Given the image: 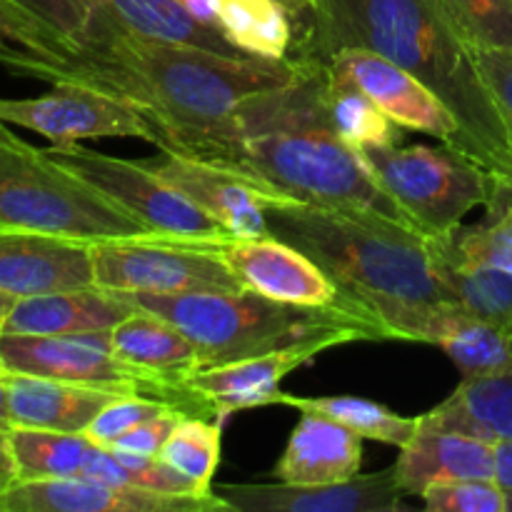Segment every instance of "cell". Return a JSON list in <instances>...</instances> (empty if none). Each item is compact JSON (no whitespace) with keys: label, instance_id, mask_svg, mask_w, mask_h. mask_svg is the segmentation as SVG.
Masks as SVG:
<instances>
[{"label":"cell","instance_id":"6da1fadb","mask_svg":"<svg viewBox=\"0 0 512 512\" xmlns=\"http://www.w3.org/2000/svg\"><path fill=\"white\" fill-rule=\"evenodd\" d=\"M0 65L50 85H85L123 98L153 123L160 150H183L223 128L245 98L298 78L303 60L213 53L163 43L93 13L88 38L58 60L0 50Z\"/></svg>","mask_w":512,"mask_h":512},{"label":"cell","instance_id":"7a4b0ae2","mask_svg":"<svg viewBox=\"0 0 512 512\" xmlns=\"http://www.w3.org/2000/svg\"><path fill=\"white\" fill-rule=\"evenodd\" d=\"M300 60L298 78L245 98L223 128L178 153L253 175L298 203L358 210L410 225L363 153L345 143L330 123L325 63Z\"/></svg>","mask_w":512,"mask_h":512},{"label":"cell","instance_id":"3957f363","mask_svg":"<svg viewBox=\"0 0 512 512\" xmlns=\"http://www.w3.org/2000/svg\"><path fill=\"white\" fill-rule=\"evenodd\" d=\"M290 58L325 60L363 48L393 60L428 85L458 120L463 153L490 175L512 178V140L475 50L443 0H310Z\"/></svg>","mask_w":512,"mask_h":512},{"label":"cell","instance_id":"277c9868","mask_svg":"<svg viewBox=\"0 0 512 512\" xmlns=\"http://www.w3.org/2000/svg\"><path fill=\"white\" fill-rule=\"evenodd\" d=\"M273 238L303 250L348 305L373 315L393 340L425 343L430 323L455 305L435 275L428 235L358 210L280 200L265 213Z\"/></svg>","mask_w":512,"mask_h":512},{"label":"cell","instance_id":"5b68a950","mask_svg":"<svg viewBox=\"0 0 512 512\" xmlns=\"http://www.w3.org/2000/svg\"><path fill=\"white\" fill-rule=\"evenodd\" d=\"M135 305L178 325L195 343L200 370L278 353L295 345L325 348L358 340H393L373 315L348 305H290L253 290L130 295Z\"/></svg>","mask_w":512,"mask_h":512},{"label":"cell","instance_id":"8992f818","mask_svg":"<svg viewBox=\"0 0 512 512\" xmlns=\"http://www.w3.org/2000/svg\"><path fill=\"white\" fill-rule=\"evenodd\" d=\"M0 228L85 243L153 235L88 180L30 143L0 155Z\"/></svg>","mask_w":512,"mask_h":512},{"label":"cell","instance_id":"52a82bcc","mask_svg":"<svg viewBox=\"0 0 512 512\" xmlns=\"http://www.w3.org/2000/svg\"><path fill=\"white\" fill-rule=\"evenodd\" d=\"M360 153L410 225L425 235L450 233L470 210L488 203L493 175L445 143L388 145Z\"/></svg>","mask_w":512,"mask_h":512},{"label":"cell","instance_id":"ba28073f","mask_svg":"<svg viewBox=\"0 0 512 512\" xmlns=\"http://www.w3.org/2000/svg\"><path fill=\"white\" fill-rule=\"evenodd\" d=\"M95 285L125 295H180L245 290L220 258L218 243L173 238H118L90 243Z\"/></svg>","mask_w":512,"mask_h":512},{"label":"cell","instance_id":"9c48e42d","mask_svg":"<svg viewBox=\"0 0 512 512\" xmlns=\"http://www.w3.org/2000/svg\"><path fill=\"white\" fill-rule=\"evenodd\" d=\"M50 158L58 160L75 175L88 180L93 188L108 195L115 205L148 225L158 238L190 240V243H223L233 235L185 198L180 190L145 168L140 160L113 158L108 153L73 145H50L45 148Z\"/></svg>","mask_w":512,"mask_h":512},{"label":"cell","instance_id":"30bf717a","mask_svg":"<svg viewBox=\"0 0 512 512\" xmlns=\"http://www.w3.org/2000/svg\"><path fill=\"white\" fill-rule=\"evenodd\" d=\"M0 120L33 130L53 145L100 138H138L158 145L153 123L135 105L85 85H53L40 98H0Z\"/></svg>","mask_w":512,"mask_h":512},{"label":"cell","instance_id":"8fae6325","mask_svg":"<svg viewBox=\"0 0 512 512\" xmlns=\"http://www.w3.org/2000/svg\"><path fill=\"white\" fill-rule=\"evenodd\" d=\"M140 163L218 220L233 238L270 235L265 213L280 200H290L253 175L173 150H163Z\"/></svg>","mask_w":512,"mask_h":512},{"label":"cell","instance_id":"7c38bea8","mask_svg":"<svg viewBox=\"0 0 512 512\" xmlns=\"http://www.w3.org/2000/svg\"><path fill=\"white\" fill-rule=\"evenodd\" d=\"M338 78L350 80L380 105L400 128L418 130L463 153V135L448 105L420 83L413 73L395 65L380 53L363 48H345L323 60Z\"/></svg>","mask_w":512,"mask_h":512},{"label":"cell","instance_id":"4fadbf2b","mask_svg":"<svg viewBox=\"0 0 512 512\" xmlns=\"http://www.w3.org/2000/svg\"><path fill=\"white\" fill-rule=\"evenodd\" d=\"M220 495H165L90 478L15 480L0 493V512H218Z\"/></svg>","mask_w":512,"mask_h":512},{"label":"cell","instance_id":"5bb4252c","mask_svg":"<svg viewBox=\"0 0 512 512\" xmlns=\"http://www.w3.org/2000/svg\"><path fill=\"white\" fill-rule=\"evenodd\" d=\"M218 253L225 265L233 270L238 283L263 298L290 305H313V308L348 305L340 295L338 285L323 273L315 260L273 235L223 240L218 243Z\"/></svg>","mask_w":512,"mask_h":512},{"label":"cell","instance_id":"9a60e30c","mask_svg":"<svg viewBox=\"0 0 512 512\" xmlns=\"http://www.w3.org/2000/svg\"><path fill=\"white\" fill-rule=\"evenodd\" d=\"M213 490L233 512H395L403 510V498L408 495L398 483L395 468L325 485L278 480L275 485L220 483Z\"/></svg>","mask_w":512,"mask_h":512},{"label":"cell","instance_id":"2e32d148","mask_svg":"<svg viewBox=\"0 0 512 512\" xmlns=\"http://www.w3.org/2000/svg\"><path fill=\"white\" fill-rule=\"evenodd\" d=\"M95 285L85 240L0 228V290L15 298Z\"/></svg>","mask_w":512,"mask_h":512},{"label":"cell","instance_id":"e0dca14e","mask_svg":"<svg viewBox=\"0 0 512 512\" xmlns=\"http://www.w3.org/2000/svg\"><path fill=\"white\" fill-rule=\"evenodd\" d=\"M323 350L328 348L320 343H308L278 350V353L258 355V358L213 365V368L195 370L190 378H185L183 385L200 400H205L213 418L223 423L225 418L240 413V410L280 403V395H283L280 383L293 370L303 368L305 363L318 358Z\"/></svg>","mask_w":512,"mask_h":512},{"label":"cell","instance_id":"ac0fdd59","mask_svg":"<svg viewBox=\"0 0 512 512\" xmlns=\"http://www.w3.org/2000/svg\"><path fill=\"white\" fill-rule=\"evenodd\" d=\"M140 305L125 293L98 285L58 293L18 298L5 318L3 333L15 335H75L108 333ZM0 333V335H3Z\"/></svg>","mask_w":512,"mask_h":512},{"label":"cell","instance_id":"d6986e66","mask_svg":"<svg viewBox=\"0 0 512 512\" xmlns=\"http://www.w3.org/2000/svg\"><path fill=\"white\" fill-rule=\"evenodd\" d=\"M400 450L393 468L408 495H423L428 485L448 480H495L498 473L495 443L455 430L420 425L415 438Z\"/></svg>","mask_w":512,"mask_h":512},{"label":"cell","instance_id":"ffe728a7","mask_svg":"<svg viewBox=\"0 0 512 512\" xmlns=\"http://www.w3.org/2000/svg\"><path fill=\"white\" fill-rule=\"evenodd\" d=\"M10 428H40L85 433L100 410L118 400V390L63 383L35 375L5 373Z\"/></svg>","mask_w":512,"mask_h":512},{"label":"cell","instance_id":"44dd1931","mask_svg":"<svg viewBox=\"0 0 512 512\" xmlns=\"http://www.w3.org/2000/svg\"><path fill=\"white\" fill-rule=\"evenodd\" d=\"M363 465V438L323 413L305 410L290 433L275 478L290 485H325L350 480Z\"/></svg>","mask_w":512,"mask_h":512},{"label":"cell","instance_id":"7402d4cb","mask_svg":"<svg viewBox=\"0 0 512 512\" xmlns=\"http://www.w3.org/2000/svg\"><path fill=\"white\" fill-rule=\"evenodd\" d=\"M110 345L123 363L178 388L185 378L200 370L198 348L193 340L178 325L143 308L130 313L110 330Z\"/></svg>","mask_w":512,"mask_h":512},{"label":"cell","instance_id":"603a6c76","mask_svg":"<svg viewBox=\"0 0 512 512\" xmlns=\"http://www.w3.org/2000/svg\"><path fill=\"white\" fill-rule=\"evenodd\" d=\"M420 418L425 428L455 430L490 443L512 440V363L495 375L463 378L443 403Z\"/></svg>","mask_w":512,"mask_h":512},{"label":"cell","instance_id":"cb8c5ba5","mask_svg":"<svg viewBox=\"0 0 512 512\" xmlns=\"http://www.w3.org/2000/svg\"><path fill=\"white\" fill-rule=\"evenodd\" d=\"M425 343L438 345L463 378L495 375L512 363V330L488 323L460 305H448L435 315Z\"/></svg>","mask_w":512,"mask_h":512},{"label":"cell","instance_id":"d4e9b609","mask_svg":"<svg viewBox=\"0 0 512 512\" xmlns=\"http://www.w3.org/2000/svg\"><path fill=\"white\" fill-rule=\"evenodd\" d=\"M485 218L458 225L445 235H428L430 253L468 265H490L512 273V178L493 175Z\"/></svg>","mask_w":512,"mask_h":512},{"label":"cell","instance_id":"484cf974","mask_svg":"<svg viewBox=\"0 0 512 512\" xmlns=\"http://www.w3.org/2000/svg\"><path fill=\"white\" fill-rule=\"evenodd\" d=\"M85 5L90 8V15H108L120 28L143 38L193 45L213 53L243 55L225 40L220 28L198 23L193 15L185 13L178 0H85Z\"/></svg>","mask_w":512,"mask_h":512},{"label":"cell","instance_id":"4316f807","mask_svg":"<svg viewBox=\"0 0 512 512\" xmlns=\"http://www.w3.org/2000/svg\"><path fill=\"white\" fill-rule=\"evenodd\" d=\"M220 33L250 58L285 60L295 40V18L283 0H220Z\"/></svg>","mask_w":512,"mask_h":512},{"label":"cell","instance_id":"83f0119b","mask_svg":"<svg viewBox=\"0 0 512 512\" xmlns=\"http://www.w3.org/2000/svg\"><path fill=\"white\" fill-rule=\"evenodd\" d=\"M18 480L83 478L95 440L85 433H58L40 428H10Z\"/></svg>","mask_w":512,"mask_h":512},{"label":"cell","instance_id":"f1b7e54d","mask_svg":"<svg viewBox=\"0 0 512 512\" xmlns=\"http://www.w3.org/2000/svg\"><path fill=\"white\" fill-rule=\"evenodd\" d=\"M280 403L290 408L310 410V413H323L328 418L338 420L340 425L353 430L363 440H375V443L395 445L405 448L415 433L423 425V418H403L393 413L388 405L375 403V400L355 398V395H323V398H298V395L283 393Z\"/></svg>","mask_w":512,"mask_h":512},{"label":"cell","instance_id":"f546056e","mask_svg":"<svg viewBox=\"0 0 512 512\" xmlns=\"http://www.w3.org/2000/svg\"><path fill=\"white\" fill-rule=\"evenodd\" d=\"M325 113L340 138L358 150L388 148L398 145L400 140V125L388 118V113H383L380 105L358 85L338 78L330 70L325 80Z\"/></svg>","mask_w":512,"mask_h":512},{"label":"cell","instance_id":"4dcf8cb0","mask_svg":"<svg viewBox=\"0 0 512 512\" xmlns=\"http://www.w3.org/2000/svg\"><path fill=\"white\" fill-rule=\"evenodd\" d=\"M433 268L455 305L512 330V273L490 265L455 263L438 255H433Z\"/></svg>","mask_w":512,"mask_h":512},{"label":"cell","instance_id":"1f68e13d","mask_svg":"<svg viewBox=\"0 0 512 512\" xmlns=\"http://www.w3.org/2000/svg\"><path fill=\"white\" fill-rule=\"evenodd\" d=\"M83 478L100 480V483L110 485H125V488L150 490V493L210 495L208 490H200L183 473L170 468L158 455L128 453V450L108 448V445L100 443H95L93 453H90Z\"/></svg>","mask_w":512,"mask_h":512},{"label":"cell","instance_id":"d6a6232c","mask_svg":"<svg viewBox=\"0 0 512 512\" xmlns=\"http://www.w3.org/2000/svg\"><path fill=\"white\" fill-rule=\"evenodd\" d=\"M220 448H223V423L218 420L208 423V418H185L173 430L158 458H163L170 468L193 480L200 490L213 493Z\"/></svg>","mask_w":512,"mask_h":512},{"label":"cell","instance_id":"836d02e7","mask_svg":"<svg viewBox=\"0 0 512 512\" xmlns=\"http://www.w3.org/2000/svg\"><path fill=\"white\" fill-rule=\"evenodd\" d=\"M473 50H512V0H443Z\"/></svg>","mask_w":512,"mask_h":512},{"label":"cell","instance_id":"e575fe53","mask_svg":"<svg viewBox=\"0 0 512 512\" xmlns=\"http://www.w3.org/2000/svg\"><path fill=\"white\" fill-rule=\"evenodd\" d=\"M78 45L50 28L48 23L25 10L15 0H0V50L58 60L70 55Z\"/></svg>","mask_w":512,"mask_h":512},{"label":"cell","instance_id":"d590c367","mask_svg":"<svg viewBox=\"0 0 512 512\" xmlns=\"http://www.w3.org/2000/svg\"><path fill=\"white\" fill-rule=\"evenodd\" d=\"M430 512H508V490L498 480H448L423 490Z\"/></svg>","mask_w":512,"mask_h":512},{"label":"cell","instance_id":"8d00e7d4","mask_svg":"<svg viewBox=\"0 0 512 512\" xmlns=\"http://www.w3.org/2000/svg\"><path fill=\"white\" fill-rule=\"evenodd\" d=\"M165 408H173V405L163 403V400L145 398V395H120L118 400H113V403L100 410V415L90 423L85 435L100 445H113L115 440L130 433L135 425L155 418Z\"/></svg>","mask_w":512,"mask_h":512},{"label":"cell","instance_id":"74e56055","mask_svg":"<svg viewBox=\"0 0 512 512\" xmlns=\"http://www.w3.org/2000/svg\"><path fill=\"white\" fill-rule=\"evenodd\" d=\"M15 3L23 5L33 15H38L43 23L58 30L73 45H80L88 38L90 18L93 15H90L85 0H15Z\"/></svg>","mask_w":512,"mask_h":512},{"label":"cell","instance_id":"f35d334b","mask_svg":"<svg viewBox=\"0 0 512 512\" xmlns=\"http://www.w3.org/2000/svg\"><path fill=\"white\" fill-rule=\"evenodd\" d=\"M185 418H190V415H185L183 410L165 408L163 413H158L155 418L135 425L130 433H125L123 438H118L113 445H108V448L128 450V453H138V455H160V450H163V445L168 443L173 430L178 428Z\"/></svg>","mask_w":512,"mask_h":512},{"label":"cell","instance_id":"ab89813d","mask_svg":"<svg viewBox=\"0 0 512 512\" xmlns=\"http://www.w3.org/2000/svg\"><path fill=\"white\" fill-rule=\"evenodd\" d=\"M475 58L512 140V50H475Z\"/></svg>","mask_w":512,"mask_h":512},{"label":"cell","instance_id":"60d3db41","mask_svg":"<svg viewBox=\"0 0 512 512\" xmlns=\"http://www.w3.org/2000/svg\"><path fill=\"white\" fill-rule=\"evenodd\" d=\"M185 8V13L193 15L198 23L210 25V28H220V0H178Z\"/></svg>","mask_w":512,"mask_h":512},{"label":"cell","instance_id":"b9f144b4","mask_svg":"<svg viewBox=\"0 0 512 512\" xmlns=\"http://www.w3.org/2000/svg\"><path fill=\"white\" fill-rule=\"evenodd\" d=\"M10 428H0V493L10 488L18 480V468H15L13 450H10Z\"/></svg>","mask_w":512,"mask_h":512},{"label":"cell","instance_id":"7bdbcfd3","mask_svg":"<svg viewBox=\"0 0 512 512\" xmlns=\"http://www.w3.org/2000/svg\"><path fill=\"white\" fill-rule=\"evenodd\" d=\"M495 453H498V473H495V480L508 493H512V440L495 443Z\"/></svg>","mask_w":512,"mask_h":512},{"label":"cell","instance_id":"ee69618b","mask_svg":"<svg viewBox=\"0 0 512 512\" xmlns=\"http://www.w3.org/2000/svg\"><path fill=\"white\" fill-rule=\"evenodd\" d=\"M23 145H25V140L18 138L15 133H10L8 123H3V120H0V155L10 153V150L23 148Z\"/></svg>","mask_w":512,"mask_h":512},{"label":"cell","instance_id":"f6af8a7d","mask_svg":"<svg viewBox=\"0 0 512 512\" xmlns=\"http://www.w3.org/2000/svg\"><path fill=\"white\" fill-rule=\"evenodd\" d=\"M0 428H10V418H8V385H5V373L0 375Z\"/></svg>","mask_w":512,"mask_h":512},{"label":"cell","instance_id":"bcb514c9","mask_svg":"<svg viewBox=\"0 0 512 512\" xmlns=\"http://www.w3.org/2000/svg\"><path fill=\"white\" fill-rule=\"evenodd\" d=\"M15 295H10V293H3V290H0V333H3V325H5V318H8V313H10V308H13L15 305Z\"/></svg>","mask_w":512,"mask_h":512},{"label":"cell","instance_id":"7dc6e473","mask_svg":"<svg viewBox=\"0 0 512 512\" xmlns=\"http://www.w3.org/2000/svg\"><path fill=\"white\" fill-rule=\"evenodd\" d=\"M283 3L290 8L293 18H300V15L310 8V0H283Z\"/></svg>","mask_w":512,"mask_h":512},{"label":"cell","instance_id":"c3c4849f","mask_svg":"<svg viewBox=\"0 0 512 512\" xmlns=\"http://www.w3.org/2000/svg\"><path fill=\"white\" fill-rule=\"evenodd\" d=\"M5 373V370H3V363H0V375H3Z\"/></svg>","mask_w":512,"mask_h":512}]
</instances>
